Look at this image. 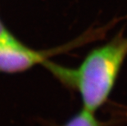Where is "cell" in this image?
<instances>
[{"label": "cell", "instance_id": "obj_4", "mask_svg": "<svg viewBox=\"0 0 127 126\" xmlns=\"http://www.w3.org/2000/svg\"><path fill=\"white\" fill-rule=\"evenodd\" d=\"M13 36L14 35L7 29L2 20L0 19V43L12 38Z\"/></svg>", "mask_w": 127, "mask_h": 126}, {"label": "cell", "instance_id": "obj_2", "mask_svg": "<svg viewBox=\"0 0 127 126\" xmlns=\"http://www.w3.org/2000/svg\"><path fill=\"white\" fill-rule=\"evenodd\" d=\"M44 62L42 50L31 49L15 36L0 43V73H22Z\"/></svg>", "mask_w": 127, "mask_h": 126}, {"label": "cell", "instance_id": "obj_1", "mask_svg": "<svg viewBox=\"0 0 127 126\" xmlns=\"http://www.w3.org/2000/svg\"><path fill=\"white\" fill-rule=\"evenodd\" d=\"M127 58V36L119 34L92 49L77 67L50 61L44 67L64 86L79 93L83 108L96 112L108 101Z\"/></svg>", "mask_w": 127, "mask_h": 126}, {"label": "cell", "instance_id": "obj_3", "mask_svg": "<svg viewBox=\"0 0 127 126\" xmlns=\"http://www.w3.org/2000/svg\"><path fill=\"white\" fill-rule=\"evenodd\" d=\"M61 126H104V123L95 116V112L82 107Z\"/></svg>", "mask_w": 127, "mask_h": 126}]
</instances>
